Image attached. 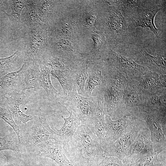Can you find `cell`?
Listing matches in <instances>:
<instances>
[{
	"mask_svg": "<svg viewBox=\"0 0 166 166\" xmlns=\"http://www.w3.org/2000/svg\"><path fill=\"white\" fill-rule=\"evenodd\" d=\"M140 79L142 93H153L166 88V75L148 70L144 73Z\"/></svg>",
	"mask_w": 166,
	"mask_h": 166,
	"instance_id": "cell-19",
	"label": "cell"
},
{
	"mask_svg": "<svg viewBox=\"0 0 166 166\" xmlns=\"http://www.w3.org/2000/svg\"><path fill=\"white\" fill-rule=\"evenodd\" d=\"M97 22L109 48L121 49L130 40V33L125 18L116 7L105 0L98 1Z\"/></svg>",
	"mask_w": 166,
	"mask_h": 166,
	"instance_id": "cell-2",
	"label": "cell"
},
{
	"mask_svg": "<svg viewBox=\"0 0 166 166\" xmlns=\"http://www.w3.org/2000/svg\"><path fill=\"white\" fill-rule=\"evenodd\" d=\"M16 71L9 73L0 78V99L5 95L20 88L21 75L25 63Z\"/></svg>",
	"mask_w": 166,
	"mask_h": 166,
	"instance_id": "cell-22",
	"label": "cell"
},
{
	"mask_svg": "<svg viewBox=\"0 0 166 166\" xmlns=\"http://www.w3.org/2000/svg\"><path fill=\"white\" fill-rule=\"evenodd\" d=\"M23 49L20 46L11 55L0 58V77L7 73L15 71L23 54Z\"/></svg>",
	"mask_w": 166,
	"mask_h": 166,
	"instance_id": "cell-26",
	"label": "cell"
},
{
	"mask_svg": "<svg viewBox=\"0 0 166 166\" xmlns=\"http://www.w3.org/2000/svg\"><path fill=\"white\" fill-rule=\"evenodd\" d=\"M149 0H105L109 4L113 6L120 10L124 17L135 7L144 6Z\"/></svg>",
	"mask_w": 166,
	"mask_h": 166,
	"instance_id": "cell-27",
	"label": "cell"
},
{
	"mask_svg": "<svg viewBox=\"0 0 166 166\" xmlns=\"http://www.w3.org/2000/svg\"><path fill=\"white\" fill-rule=\"evenodd\" d=\"M140 115L145 122L151 134L154 152L166 151V112L139 107Z\"/></svg>",
	"mask_w": 166,
	"mask_h": 166,
	"instance_id": "cell-5",
	"label": "cell"
},
{
	"mask_svg": "<svg viewBox=\"0 0 166 166\" xmlns=\"http://www.w3.org/2000/svg\"><path fill=\"white\" fill-rule=\"evenodd\" d=\"M155 153L150 132L146 124L132 143L122 162L125 166H128L141 158Z\"/></svg>",
	"mask_w": 166,
	"mask_h": 166,
	"instance_id": "cell-12",
	"label": "cell"
},
{
	"mask_svg": "<svg viewBox=\"0 0 166 166\" xmlns=\"http://www.w3.org/2000/svg\"><path fill=\"white\" fill-rule=\"evenodd\" d=\"M144 6L136 7L124 16L127 20L130 33L139 27L148 28L156 37L159 36V31L154 23V18L160 11L165 10V0H149Z\"/></svg>",
	"mask_w": 166,
	"mask_h": 166,
	"instance_id": "cell-4",
	"label": "cell"
},
{
	"mask_svg": "<svg viewBox=\"0 0 166 166\" xmlns=\"http://www.w3.org/2000/svg\"><path fill=\"white\" fill-rule=\"evenodd\" d=\"M53 1L51 0H33L36 10L40 20L45 24L50 16Z\"/></svg>",
	"mask_w": 166,
	"mask_h": 166,
	"instance_id": "cell-31",
	"label": "cell"
},
{
	"mask_svg": "<svg viewBox=\"0 0 166 166\" xmlns=\"http://www.w3.org/2000/svg\"><path fill=\"white\" fill-rule=\"evenodd\" d=\"M141 119L138 107L126 110L122 117L114 120L109 115L105 114V148L114 142Z\"/></svg>",
	"mask_w": 166,
	"mask_h": 166,
	"instance_id": "cell-9",
	"label": "cell"
},
{
	"mask_svg": "<svg viewBox=\"0 0 166 166\" xmlns=\"http://www.w3.org/2000/svg\"><path fill=\"white\" fill-rule=\"evenodd\" d=\"M40 61L47 66L50 69L70 70L71 64L69 61L53 54L43 55Z\"/></svg>",
	"mask_w": 166,
	"mask_h": 166,
	"instance_id": "cell-29",
	"label": "cell"
},
{
	"mask_svg": "<svg viewBox=\"0 0 166 166\" xmlns=\"http://www.w3.org/2000/svg\"><path fill=\"white\" fill-rule=\"evenodd\" d=\"M53 160H44L40 161L41 166H58Z\"/></svg>",
	"mask_w": 166,
	"mask_h": 166,
	"instance_id": "cell-41",
	"label": "cell"
},
{
	"mask_svg": "<svg viewBox=\"0 0 166 166\" xmlns=\"http://www.w3.org/2000/svg\"><path fill=\"white\" fill-rule=\"evenodd\" d=\"M93 58L90 56L85 57L75 63L70 68L73 90L81 96H85V87L88 76V68L95 64Z\"/></svg>",
	"mask_w": 166,
	"mask_h": 166,
	"instance_id": "cell-15",
	"label": "cell"
},
{
	"mask_svg": "<svg viewBox=\"0 0 166 166\" xmlns=\"http://www.w3.org/2000/svg\"><path fill=\"white\" fill-rule=\"evenodd\" d=\"M104 78L99 90L102 95L105 114L114 120L121 118V105L127 79L122 73L102 61Z\"/></svg>",
	"mask_w": 166,
	"mask_h": 166,
	"instance_id": "cell-3",
	"label": "cell"
},
{
	"mask_svg": "<svg viewBox=\"0 0 166 166\" xmlns=\"http://www.w3.org/2000/svg\"><path fill=\"white\" fill-rule=\"evenodd\" d=\"M50 74L57 79L63 89L65 96L73 90V86L71 76V70H60L50 69Z\"/></svg>",
	"mask_w": 166,
	"mask_h": 166,
	"instance_id": "cell-28",
	"label": "cell"
},
{
	"mask_svg": "<svg viewBox=\"0 0 166 166\" xmlns=\"http://www.w3.org/2000/svg\"><path fill=\"white\" fill-rule=\"evenodd\" d=\"M25 7L26 10L23 15L21 16V20L29 28L44 23L40 20L37 15L33 0H27Z\"/></svg>",
	"mask_w": 166,
	"mask_h": 166,
	"instance_id": "cell-30",
	"label": "cell"
},
{
	"mask_svg": "<svg viewBox=\"0 0 166 166\" xmlns=\"http://www.w3.org/2000/svg\"><path fill=\"white\" fill-rule=\"evenodd\" d=\"M146 124L142 119L138 121L114 142L105 148L104 154L105 157H116L122 162L132 143Z\"/></svg>",
	"mask_w": 166,
	"mask_h": 166,
	"instance_id": "cell-11",
	"label": "cell"
},
{
	"mask_svg": "<svg viewBox=\"0 0 166 166\" xmlns=\"http://www.w3.org/2000/svg\"><path fill=\"white\" fill-rule=\"evenodd\" d=\"M31 152L35 156L50 159L58 166H74L67 157L60 140H47L36 145Z\"/></svg>",
	"mask_w": 166,
	"mask_h": 166,
	"instance_id": "cell-13",
	"label": "cell"
},
{
	"mask_svg": "<svg viewBox=\"0 0 166 166\" xmlns=\"http://www.w3.org/2000/svg\"><path fill=\"white\" fill-rule=\"evenodd\" d=\"M63 147L74 166H98L105 157L98 138L85 125L78 127L72 139Z\"/></svg>",
	"mask_w": 166,
	"mask_h": 166,
	"instance_id": "cell-1",
	"label": "cell"
},
{
	"mask_svg": "<svg viewBox=\"0 0 166 166\" xmlns=\"http://www.w3.org/2000/svg\"><path fill=\"white\" fill-rule=\"evenodd\" d=\"M40 72L39 77V87L45 91L48 99L54 100L60 98L58 91L53 86L50 79V69L44 64L39 61Z\"/></svg>",
	"mask_w": 166,
	"mask_h": 166,
	"instance_id": "cell-24",
	"label": "cell"
},
{
	"mask_svg": "<svg viewBox=\"0 0 166 166\" xmlns=\"http://www.w3.org/2000/svg\"><path fill=\"white\" fill-rule=\"evenodd\" d=\"M166 151L159 153L157 159L148 166H166Z\"/></svg>",
	"mask_w": 166,
	"mask_h": 166,
	"instance_id": "cell-39",
	"label": "cell"
},
{
	"mask_svg": "<svg viewBox=\"0 0 166 166\" xmlns=\"http://www.w3.org/2000/svg\"><path fill=\"white\" fill-rule=\"evenodd\" d=\"M142 81L127 79L122 98L121 112L122 117L127 109L143 106Z\"/></svg>",
	"mask_w": 166,
	"mask_h": 166,
	"instance_id": "cell-14",
	"label": "cell"
},
{
	"mask_svg": "<svg viewBox=\"0 0 166 166\" xmlns=\"http://www.w3.org/2000/svg\"><path fill=\"white\" fill-rule=\"evenodd\" d=\"M60 98L63 104L73 111L81 124L88 127L91 125L97 106V95L94 97H85L73 90Z\"/></svg>",
	"mask_w": 166,
	"mask_h": 166,
	"instance_id": "cell-6",
	"label": "cell"
},
{
	"mask_svg": "<svg viewBox=\"0 0 166 166\" xmlns=\"http://www.w3.org/2000/svg\"><path fill=\"white\" fill-rule=\"evenodd\" d=\"M96 95L97 98V106L93 117L92 124L88 128L96 135L104 150L105 146V135L106 130L105 113L103 108L102 95L99 90Z\"/></svg>",
	"mask_w": 166,
	"mask_h": 166,
	"instance_id": "cell-18",
	"label": "cell"
},
{
	"mask_svg": "<svg viewBox=\"0 0 166 166\" xmlns=\"http://www.w3.org/2000/svg\"><path fill=\"white\" fill-rule=\"evenodd\" d=\"M3 97L7 100L8 108L11 113L20 121L26 124L27 122L33 119V117L25 114L20 109V105L26 104L30 100L25 94L24 91L14 90Z\"/></svg>",
	"mask_w": 166,
	"mask_h": 166,
	"instance_id": "cell-17",
	"label": "cell"
},
{
	"mask_svg": "<svg viewBox=\"0 0 166 166\" xmlns=\"http://www.w3.org/2000/svg\"><path fill=\"white\" fill-rule=\"evenodd\" d=\"M143 106L151 110L166 112V88L152 93H142Z\"/></svg>",
	"mask_w": 166,
	"mask_h": 166,
	"instance_id": "cell-23",
	"label": "cell"
},
{
	"mask_svg": "<svg viewBox=\"0 0 166 166\" xmlns=\"http://www.w3.org/2000/svg\"><path fill=\"white\" fill-rule=\"evenodd\" d=\"M29 28L24 61L29 62L39 61L48 44L47 28L45 24L42 23Z\"/></svg>",
	"mask_w": 166,
	"mask_h": 166,
	"instance_id": "cell-10",
	"label": "cell"
},
{
	"mask_svg": "<svg viewBox=\"0 0 166 166\" xmlns=\"http://www.w3.org/2000/svg\"><path fill=\"white\" fill-rule=\"evenodd\" d=\"M75 22L70 21L66 23L57 25L53 31V35L58 38L64 35H70L72 33Z\"/></svg>",
	"mask_w": 166,
	"mask_h": 166,
	"instance_id": "cell-36",
	"label": "cell"
},
{
	"mask_svg": "<svg viewBox=\"0 0 166 166\" xmlns=\"http://www.w3.org/2000/svg\"><path fill=\"white\" fill-rule=\"evenodd\" d=\"M98 166H125L121 160L117 157H105Z\"/></svg>",
	"mask_w": 166,
	"mask_h": 166,
	"instance_id": "cell-38",
	"label": "cell"
},
{
	"mask_svg": "<svg viewBox=\"0 0 166 166\" xmlns=\"http://www.w3.org/2000/svg\"><path fill=\"white\" fill-rule=\"evenodd\" d=\"M25 66L21 75L20 89L22 91L39 88V80L40 72L39 61H34L30 62L24 61Z\"/></svg>",
	"mask_w": 166,
	"mask_h": 166,
	"instance_id": "cell-16",
	"label": "cell"
},
{
	"mask_svg": "<svg viewBox=\"0 0 166 166\" xmlns=\"http://www.w3.org/2000/svg\"><path fill=\"white\" fill-rule=\"evenodd\" d=\"M27 0H8L12 11L10 14H6L11 22L14 24H18L21 22V14L25 6Z\"/></svg>",
	"mask_w": 166,
	"mask_h": 166,
	"instance_id": "cell-32",
	"label": "cell"
},
{
	"mask_svg": "<svg viewBox=\"0 0 166 166\" xmlns=\"http://www.w3.org/2000/svg\"><path fill=\"white\" fill-rule=\"evenodd\" d=\"M137 60L141 65L145 66L152 71L166 75V54H158L152 56L146 51L140 52Z\"/></svg>",
	"mask_w": 166,
	"mask_h": 166,
	"instance_id": "cell-20",
	"label": "cell"
},
{
	"mask_svg": "<svg viewBox=\"0 0 166 166\" xmlns=\"http://www.w3.org/2000/svg\"><path fill=\"white\" fill-rule=\"evenodd\" d=\"M59 104L67 110L69 116L67 118L64 117L61 115L62 117L64 119V123L63 126L59 129L56 128L53 130L60 136L62 143L63 147L66 145L69 141L73 137L78 127L81 124V121L77 118L72 110L70 109L69 111L66 107Z\"/></svg>",
	"mask_w": 166,
	"mask_h": 166,
	"instance_id": "cell-21",
	"label": "cell"
},
{
	"mask_svg": "<svg viewBox=\"0 0 166 166\" xmlns=\"http://www.w3.org/2000/svg\"><path fill=\"white\" fill-rule=\"evenodd\" d=\"M3 119L13 128L15 132L18 140V143L21 147L22 142V135L19 126L14 121L11 112L8 108H4L0 106V119Z\"/></svg>",
	"mask_w": 166,
	"mask_h": 166,
	"instance_id": "cell-34",
	"label": "cell"
},
{
	"mask_svg": "<svg viewBox=\"0 0 166 166\" xmlns=\"http://www.w3.org/2000/svg\"><path fill=\"white\" fill-rule=\"evenodd\" d=\"M4 150L14 151L17 153H21V148L17 139L13 136L7 135L0 137V151Z\"/></svg>",
	"mask_w": 166,
	"mask_h": 166,
	"instance_id": "cell-35",
	"label": "cell"
},
{
	"mask_svg": "<svg viewBox=\"0 0 166 166\" xmlns=\"http://www.w3.org/2000/svg\"><path fill=\"white\" fill-rule=\"evenodd\" d=\"M97 18L93 12L86 14L85 17V25L90 26H93L97 22Z\"/></svg>",
	"mask_w": 166,
	"mask_h": 166,
	"instance_id": "cell-40",
	"label": "cell"
},
{
	"mask_svg": "<svg viewBox=\"0 0 166 166\" xmlns=\"http://www.w3.org/2000/svg\"><path fill=\"white\" fill-rule=\"evenodd\" d=\"M0 166H7V164L0 165Z\"/></svg>",
	"mask_w": 166,
	"mask_h": 166,
	"instance_id": "cell-42",
	"label": "cell"
},
{
	"mask_svg": "<svg viewBox=\"0 0 166 166\" xmlns=\"http://www.w3.org/2000/svg\"><path fill=\"white\" fill-rule=\"evenodd\" d=\"M33 119V124L27 130L21 147H24L31 152L36 145L47 140H61L58 134L49 126L44 113L39 112Z\"/></svg>",
	"mask_w": 166,
	"mask_h": 166,
	"instance_id": "cell-7",
	"label": "cell"
},
{
	"mask_svg": "<svg viewBox=\"0 0 166 166\" xmlns=\"http://www.w3.org/2000/svg\"><path fill=\"white\" fill-rule=\"evenodd\" d=\"M101 60L123 74L127 79H140L148 69L136 62L133 59L109 48Z\"/></svg>",
	"mask_w": 166,
	"mask_h": 166,
	"instance_id": "cell-8",
	"label": "cell"
},
{
	"mask_svg": "<svg viewBox=\"0 0 166 166\" xmlns=\"http://www.w3.org/2000/svg\"><path fill=\"white\" fill-rule=\"evenodd\" d=\"M94 65L93 68L91 71L88 72V76L85 87V95L88 97H91L93 90L96 86L100 85L104 79L101 60L97 61Z\"/></svg>",
	"mask_w": 166,
	"mask_h": 166,
	"instance_id": "cell-25",
	"label": "cell"
},
{
	"mask_svg": "<svg viewBox=\"0 0 166 166\" xmlns=\"http://www.w3.org/2000/svg\"><path fill=\"white\" fill-rule=\"evenodd\" d=\"M7 164V166H41L40 161L37 163L30 156L22 153L11 157Z\"/></svg>",
	"mask_w": 166,
	"mask_h": 166,
	"instance_id": "cell-33",
	"label": "cell"
},
{
	"mask_svg": "<svg viewBox=\"0 0 166 166\" xmlns=\"http://www.w3.org/2000/svg\"><path fill=\"white\" fill-rule=\"evenodd\" d=\"M159 153L141 158L130 164L128 166H148L157 159Z\"/></svg>",
	"mask_w": 166,
	"mask_h": 166,
	"instance_id": "cell-37",
	"label": "cell"
}]
</instances>
